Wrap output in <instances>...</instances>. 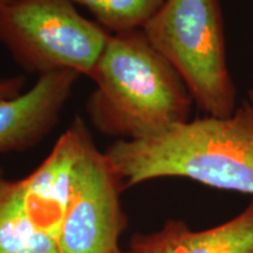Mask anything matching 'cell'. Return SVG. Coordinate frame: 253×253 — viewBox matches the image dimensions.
<instances>
[{
  "instance_id": "obj_5",
  "label": "cell",
  "mask_w": 253,
  "mask_h": 253,
  "mask_svg": "<svg viewBox=\"0 0 253 253\" xmlns=\"http://www.w3.org/2000/svg\"><path fill=\"white\" fill-rule=\"evenodd\" d=\"M123 183L89 138L74 168L71 196L58 236L60 253H114L126 226Z\"/></svg>"
},
{
  "instance_id": "obj_7",
  "label": "cell",
  "mask_w": 253,
  "mask_h": 253,
  "mask_svg": "<svg viewBox=\"0 0 253 253\" xmlns=\"http://www.w3.org/2000/svg\"><path fill=\"white\" fill-rule=\"evenodd\" d=\"M131 244L143 253H253V199L232 219L203 231H192L179 220L162 230L136 236Z\"/></svg>"
},
{
  "instance_id": "obj_1",
  "label": "cell",
  "mask_w": 253,
  "mask_h": 253,
  "mask_svg": "<svg viewBox=\"0 0 253 253\" xmlns=\"http://www.w3.org/2000/svg\"><path fill=\"white\" fill-rule=\"evenodd\" d=\"M89 78L86 112L104 135L145 140L189 121L191 94L143 30L110 33Z\"/></svg>"
},
{
  "instance_id": "obj_13",
  "label": "cell",
  "mask_w": 253,
  "mask_h": 253,
  "mask_svg": "<svg viewBox=\"0 0 253 253\" xmlns=\"http://www.w3.org/2000/svg\"><path fill=\"white\" fill-rule=\"evenodd\" d=\"M2 179H4L2 178V171H1V169H0V181H2Z\"/></svg>"
},
{
  "instance_id": "obj_10",
  "label": "cell",
  "mask_w": 253,
  "mask_h": 253,
  "mask_svg": "<svg viewBox=\"0 0 253 253\" xmlns=\"http://www.w3.org/2000/svg\"><path fill=\"white\" fill-rule=\"evenodd\" d=\"M26 79L23 75L0 79V100L17 96L23 89Z\"/></svg>"
},
{
  "instance_id": "obj_8",
  "label": "cell",
  "mask_w": 253,
  "mask_h": 253,
  "mask_svg": "<svg viewBox=\"0 0 253 253\" xmlns=\"http://www.w3.org/2000/svg\"><path fill=\"white\" fill-rule=\"evenodd\" d=\"M0 253H60L58 240L32 214L21 179L0 181Z\"/></svg>"
},
{
  "instance_id": "obj_4",
  "label": "cell",
  "mask_w": 253,
  "mask_h": 253,
  "mask_svg": "<svg viewBox=\"0 0 253 253\" xmlns=\"http://www.w3.org/2000/svg\"><path fill=\"white\" fill-rule=\"evenodd\" d=\"M109 36L71 0H11L0 6V42L27 73L69 69L89 78Z\"/></svg>"
},
{
  "instance_id": "obj_3",
  "label": "cell",
  "mask_w": 253,
  "mask_h": 253,
  "mask_svg": "<svg viewBox=\"0 0 253 253\" xmlns=\"http://www.w3.org/2000/svg\"><path fill=\"white\" fill-rule=\"evenodd\" d=\"M209 116L227 118L237 91L226 60L218 0H166L142 28Z\"/></svg>"
},
{
  "instance_id": "obj_12",
  "label": "cell",
  "mask_w": 253,
  "mask_h": 253,
  "mask_svg": "<svg viewBox=\"0 0 253 253\" xmlns=\"http://www.w3.org/2000/svg\"><path fill=\"white\" fill-rule=\"evenodd\" d=\"M9 1H11V0H0V6L7 4V2H9Z\"/></svg>"
},
{
  "instance_id": "obj_6",
  "label": "cell",
  "mask_w": 253,
  "mask_h": 253,
  "mask_svg": "<svg viewBox=\"0 0 253 253\" xmlns=\"http://www.w3.org/2000/svg\"><path fill=\"white\" fill-rule=\"evenodd\" d=\"M80 77L69 69L46 73L30 90L0 100V154L33 147L54 129Z\"/></svg>"
},
{
  "instance_id": "obj_11",
  "label": "cell",
  "mask_w": 253,
  "mask_h": 253,
  "mask_svg": "<svg viewBox=\"0 0 253 253\" xmlns=\"http://www.w3.org/2000/svg\"><path fill=\"white\" fill-rule=\"evenodd\" d=\"M114 253H143L141 251L140 249L137 248V246H135L134 244H131V248H130V250H126V251H122V250H116L115 252Z\"/></svg>"
},
{
  "instance_id": "obj_9",
  "label": "cell",
  "mask_w": 253,
  "mask_h": 253,
  "mask_svg": "<svg viewBox=\"0 0 253 253\" xmlns=\"http://www.w3.org/2000/svg\"><path fill=\"white\" fill-rule=\"evenodd\" d=\"M87 8L112 33L142 30L166 0H71Z\"/></svg>"
},
{
  "instance_id": "obj_2",
  "label": "cell",
  "mask_w": 253,
  "mask_h": 253,
  "mask_svg": "<svg viewBox=\"0 0 253 253\" xmlns=\"http://www.w3.org/2000/svg\"><path fill=\"white\" fill-rule=\"evenodd\" d=\"M123 186L184 177L253 196V89L227 118L179 123L138 141L118 140L104 151Z\"/></svg>"
}]
</instances>
